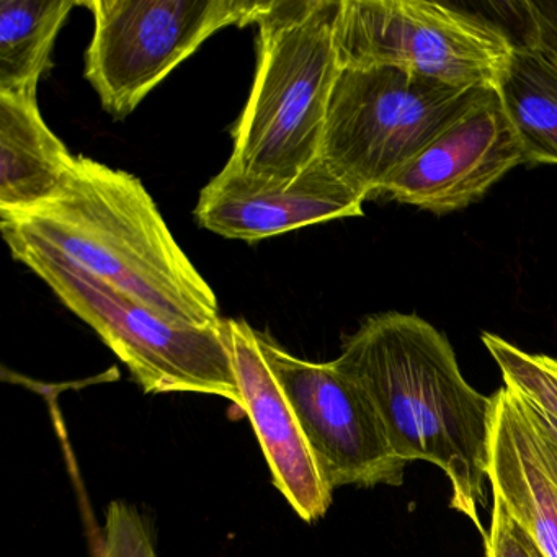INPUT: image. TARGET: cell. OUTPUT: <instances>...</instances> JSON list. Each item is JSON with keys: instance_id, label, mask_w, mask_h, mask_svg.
I'll return each mask as SVG.
<instances>
[{"instance_id": "cell-1", "label": "cell", "mask_w": 557, "mask_h": 557, "mask_svg": "<svg viewBox=\"0 0 557 557\" xmlns=\"http://www.w3.org/2000/svg\"><path fill=\"white\" fill-rule=\"evenodd\" d=\"M334 363L373 400L397 455L407 465L438 466L451 484L453 510L487 537L479 507L495 400L465 380L448 338L419 315L384 312L345 338Z\"/></svg>"}, {"instance_id": "cell-2", "label": "cell", "mask_w": 557, "mask_h": 557, "mask_svg": "<svg viewBox=\"0 0 557 557\" xmlns=\"http://www.w3.org/2000/svg\"><path fill=\"white\" fill-rule=\"evenodd\" d=\"M0 227L58 250L172 324H223L213 289L128 172L76 156L50 200L18 216H0Z\"/></svg>"}, {"instance_id": "cell-3", "label": "cell", "mask_w": 557, "mask_h": 557, "mask_svg": "<svg viewBox=\"0 0 557 557\" xmlns=\"http://www.w3.org/2000/svg\"><path fill=\"white\" fill-rule=\"evenodd\" d=\"M341 0H273L257 25L252 90L233 129L227 164L289 181L321 156L341 74L334 28Z\"/></svg>"}, {"instance_id": "cell-4", "label": "cell", "mask_w": 557, "mask_h": 557, "mask_svg": "<svg viewBox=\"0 0 557 557\" xmlns=\"http://www.w3.org/2000/svg\"><path fill=\"white\" fill-rule=\"evenodd\" d=\"M2 234L12 257L100 335L146 393L211 394L243 409L226 319L207 329L172 324L58 250L12 231Z\"/></svg>"}, {"instance_id": "cell-5", "label": "cell", "mask_w": 557, "mask_h": 557, "mask_svg": "<svg viewBox=\"0 0 557 557\" xmlns=\"http://www.w3.org/2000/svg\"><path fill=\"white\" fill-rule=\"evenodd\" d=\"M487 89H466L397 67L341 70L319 158L370 198Z\"/></svg>"}, {"instance_id": "cell-6", "label": "cell", "mask_w": 557, "mask_h": 557, "mask_svg": "<svg viewBox=\"0 0 557 557\" xmlns=\"http://www.w3.org/2000/svg\"><path fill=\"white\" fill-rule=\"evenodd\" d=\"M341 70L397 67L466 89H497L517 44L497 25L425 0H341Z\"/></svg>"}, {"instance_id": "cell-7", "label": "cell", "mask_w": 557, "mask_h": 557, "mask_svg": "<svg viewBox=\"0 0 557 557\" xmlns=\"http://www.w3.org/2000/svg\"><path fill=\"white\" fill-rule=\"evenodd\" d=\"M273 0H87L86 79L123 120L216 32L257 24Z\"/></svg>"}, {"instance_id": "cell-8", "label": "cell", "mask_w": 557, "mask_h": 557, "mask_svg": "<svg viewBox=\"0 0 557 557\" xmlns=\"http://www.w3.org/2000/svg\"><path fill=\"white\" fill-rule=\"evenodd\" d=\"M259 341L331 491L403 485L407 462L391 445L370 396L334 360H302L262 332Z\"/></svg>"}, {"instance_id": "cell-9", "label": "cell", "mask_w": 557, "mask_h": 557, "mask_svg": "<svg viewBox=\"0 0 557 557\" xmlns=\"http://www.w3.org/2000/svg\"><path fill=\"white\" fill-rule=\"evenodd\" d=\"M523 162L527 154L497 89H487L377 195L435 214L451 213L481 200Z\"/></svg>"}, {"instance_id": "cell-10", "label": "cell", "mask_w": 557, "mask_h": 557, "mask_svg": "<svg viewBox=\"0 0 557 557\" xmlns=\"http://www.w3.org/2000/svg\"><path fill=\"white\" fill-rule=\"evenodd\" d=\"M364 200L321 158L289 181L226 164L201 190L195 218L218 236L257 243L299 227L361 216Z\"/></svg>"}, {"instance_id": "cell-11", "label": "cell", "mask_w": 557, "mask_h": 557, "mask_svg": "<svg viewBox=\"0 0 557 557\" xmlns=\"http://www.w3.org/2000/svg\"><path fill=\"white\" fill-rule=\"evenodd\" d=\"M226 324L243 396L240 410L256 430L273 484L302 520L314 523L327 513L334 492L325 484L298 417L260 348L259 332L236 319H226Z\"/></svg>"}, {"instance_id": "cell-12", "label": "cell", "mask_w": 557, "mask_h": 557, "mask_svg": "<svg viewBox=\"0 0 557 557\" xmlns=\"http://www.w3.org/2000/svg\"><path fill=\"white\" fill-rule=\"evenodd\" d=\"M487 481L494 502L557 557V438L533 406L504 386L494 394Z\"/></svg>"}, {"instance_id": "cell-13", "label": "cell", "mask_w": 557, "mask_h": 557, "mask_svg": "<svg viewBox=\"0 0 557 557\" xmlns=\"http://www.w3.org/2000/svg\"><path fill=\"white\" fill-rule=\"evenodd\" d=\"M74 158L45 123L38 96L0 94V216H18L50 200Z\"/></svg>"}, {"instance_id": "cell-14", "label": "cell", "mask_w": 557, "mask_h": 557, "mask_svg": "<svg viewBox=\"0 0 557 557\" xmlns=\"http://www.w3.org/2000/svg\"><path fill=\"white\" fill-rule=\"evenodd\" d=\"M79 5L77 0L0 2V94L38 96V84L53 67L58 34Z\"/></svg>"}, {"instance_id": "cell-15", "label": "cell", "mask_w": 557, "mask_h": 557, "mask_svg": "<svg viewBox=\"0 0 557 557\" xmlns=\"http://www.w3.org/2000/svg\"><path fill=\"white\" fill-rule=\"evenodd\" d=\"M497 92L527 161L557 164V64L530 45H517Z\"/></svg>"}, {"instance_id": "cell-16", "label": "cell", "mask_w": 557, "mask_h": 557, "mask_svg": "<svg viewBox=\"0 0 557 557\" xmlns=\"http://www.w3.org/2000/svg\"><path fill=\"white\" fill-rule=\"evenodd\" d=\"M482 342L500 368L504 384L524 400L557 419V360L547 355L528 354L494 334Z\"/></svg>"}, {"instance_id": "cell-17", "label": "cell", "mask_w": 557, "mask_h": 557, "mask_svg": "<svg viewBox=\"0 0 557 557\" xmlns=\"http://www.w3.org/2000/svg\"><path fill=\"white\" fill-rule=\"evenodd\" d=\"M100 557H158L145 521L125 502H112L107 508Z\"/></svg>"}, {"instance_id": "cell-18", "label": "cell", "mask_w": 557, "mask_h": 557, "mask_svg": "<svg viewBox=\"0 0 557 557\" xmlns=\"http://www.w3.org/2000/svg\"><path fill=\"white\" fill-rule=\"evenodd\" d=\"M487 557H544L530 534L494 502L492 524L485 537Z\"/></svg>"}, {"instance_id": "cell-19", "label": "cell", "mask_w": 557, "mask_h": 557, "mask_svg": "<svg viewBox=\"0 0 557 557\" xmlns=\"http://www.w3.org/2000/svg\"><path fill=\"white\" fill-rule=\"evenodd\" d=\"M524 17L528 21V35L523 44L557 64V0L554 2H524Z\"/></svg>"}]
</instances>
